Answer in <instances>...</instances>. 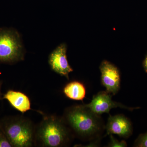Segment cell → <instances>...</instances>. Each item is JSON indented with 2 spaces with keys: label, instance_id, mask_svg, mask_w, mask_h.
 <instances>
[{
  "label": "cell",
  "instance_id": "cell-1",
  "mask_svg": "<svg viewBox=\"0 0 147 147\" xmlns=\"http://www.w3.org/2000/svg\"><path fill=\"white\" fill-rule=\"evenodd\" d=\"M66 122L78 136L85 139L99 138L103 129L102 120L84 105L69 108L65 113Z\"/></svg>",
  "mask_w": 147,
  "mask_h": 147
},
{
  "label": "cell",
  "instance_id": "cell-2",
  "mask_svg": "<svg viewBox=\"0 0 147 147\" xmlns=\"http://www.w3.org/2000/svg\"><path fill=\"white\" fill-rule=\"evenodd\" d=\"M0 128L5 134L12 147L32 146L34 130L29 121L20 118H7L0 123Z\"/></svg>",
  "mask_w": 147,
  "mask_h": 147
},
{
  "label": "cell",
  "instance_id": "cell-3",
  "mask_svg": "<svg viewBox=\"0 0 147 147\" xmlns=\"http://www.w3.org/2000/svg\"><path fill=\"white\" fill-rule=\"evenodd\" d=\"M37 137L45 147L63 146L69 140V132L63 122L53 116L45 117L40 125Z\"/></svg>",
  "mask_w": 147,
  "mask_h": 147
},
{
  "label": "cell",
  "instance_id": "cell-4",
  "mask_svg": "<svg viewBox=\"0 0 147 147\" xmlns=\"http://www.w3.org/2000/svg\"><path fill=\"white\" fill-rule=\"evenodd\" d=\"M24 57L20 36L15 30H0V62L13 63Z\"/></svg>",
  "mask_w": 147,
  "mask_h": 147
},
{
  "label": "cell",
  "instance_id": "cell-5",
  "mask_svg": "<svg viewBox=\"0 0 147 147\" xmlns=\"http://www.w3.org/2000/svg\"><path fill=\"white\" fill-rule=\"evenodd\" d=\"M84 106L98 115L103 113H109L110 110L114 108H123L130 111L139 108L128 107L120 102L113 101L112 96L107 91L99 92L93 96L91 102Z\"/></svg>",
  "mask_w": 147,
  "mask_h": 147
},
{
  "label": "cell",
  "instance_id": "cell-6",
  "mask_svg": "<svg viewBox=\"0 0 147 147\" xmlns=\"http://www.w3.org/2000/svg\"><path fill=\"white\" fill-rule=\"evenodd\" d=\"M101 82L106 91L115 95L120 88L121 77L117 67L107 61H103L100 66Z\"/></svg>",
  "mask_w": 147,
  "mask_h": 147
},
{
  "label": "cell",
  "instance_id": "cell-7",
  "mask_svg": "<svg viewBox=\"0 0 147 147\" xmlns=\"http://www.w3.org/2000/svg\"><path fill=\"white\" fill-rule=\"evenodd\" d=\"M66 51V45L61 44L51 53L48 61L53 71L69 79V74L73 69L67 61Z\"/></svg>",
  "mask_w": 147,
  "mask_h": 147
},
{
  "label": "cell",
  "instance_id": "cell-8",
  "mask_svg": "<svg viewBox=\"0 0 147 147\" xmlns=\"http://www.w3.org/2000/svg\"><path fill=\"white\" fill-rule=\"evenodd\" d=\"M105 129L107 134H117L125 139L130 137L133 130L130 121L122 115H110Z\"/></svg>",
  "mask_w": 147,
  "mask_h": 147
},
{
  "label": "cell",
  "instance_id": "cell-9",
  "mask_svg": "<svg viewBox=\"0 0 147 147\" xmlns=\"http://www.w3.org/2000/svg\"><path fill=\"white\" fill-rule=\"evenodd\" d=\"M3 98L6 99L12 107L21 113H24L31 110L30 99L21 92L9 90L4 95Z\"/></svg>",
  "mask_w": 147,
  "mask_h": 147
},
{
  "label": "cell",
  "instance_id": "cell-10",
  "mask_svg": "<svg viewBox=\"0 0 147 147\" xmlns=\"http://www.w3.org/2000/svg\"><path fill=\"white\" fill-rule=\"evenodd\" d=\"M63 92L69 99L82 100L86 96V89L82 83L74 81L66 85L63 89Z\"/></svg>",
  "mask_w": 147,
  "mask_h": 147
},
{
  "label": "cell",
  "instance_id": "cell-11",
  "mask_svg": "<svg viewBox=\"0 0 147 147\" xmlns=\"http://www.w3.org/2000/svg\"><path fill=\"white\" fill-rule=\"evenodd\" d=\"M134 146L147 147V132L139 135L135 141Z\"/></svg>",
  "mask_w": 147,
  "mask_h": 147
},
{
  "label": "cell",
  "instance_id": "cell-12",
  "mask_svg": "<svg viewBox=\"0 0 147 147\" xmlns=\"http://www.w3.org/2000/svg\"><path fill=\"white\" fill-rule=\"evenodd\" d=\"M110 142L108 144V147H126L127 146L125 141H119L117 140L115 138L113 137V134H110Z\"/></svg>",
  "mask_w": 147,
  "mask_h": 147
},
{
  "label": "cell",
  "instance_id": "cell-13",
  "mask_svg": "<svg viewBox=\"0 0 147 147\" xmlns=\"http://www.w3.org/2000/svg\"><path fill=\"white\" fill-rule=\"evenodd\" d=\"M12 147L10 142L2 130L0 128V147Z\"/></svg>",
  "mask_w": 147,
  "mask_h": 147
},
{
  "label": "cell",
  "instance_id": "cell-14",
  "mask_svg": "<svg viewBox=\"0 0 147 147\" xmlns=\"http://www.w3.org/2000/svg\"><path fill=\"white\" fill-rule=\"evenodd\" d=\"M143 66L144 71L147 73V53L143 62Z\"/></svg>",
  "mask_w": 147,
  "mask_h": 147
},
{
  "label": "cell",
  "instance_id": "cell-15",
  "mask_svg": "<svg viewBox=\"0 0 147 147\" xmlns=\"http://www.w3.org/2000/svg\"><path fill=\"white\" fill-rule=\"evenodd\" d=\"M1 83L0 82V100L2 99V94L1 92Z\"/></svg>",
  "mask_w": 147,
  "mask_h": 147
}]
</instances>
